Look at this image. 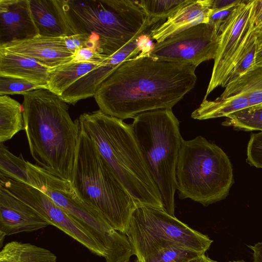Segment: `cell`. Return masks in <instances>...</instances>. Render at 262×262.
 Masks as SVG:
<instances>
[{
  "label": "cell",
  "mask_w": 262,
  "mask_h": 262,
  "mask_svg": "<svg viewBox=\"0 0 262 262\" xmlns=\"http://www.w3.org/2000/svg\"><path fill=\"white\" fill-rule=\"evenodd\" d=\"M0 185L33 208L50 225L62 231L94 254L106 258L107 253L104 247L47 194L32 187L2 176H0Z\"/></svg>",
  "instance_id": "12"
},
{
  "label": "cell",
  "mask_w": 262,
  "mask_h": 262,
  "mask_svg": "<svg viewBox=\"0 0 262 262\" xmlns=\"http://www.w3.org/2000/svg\"><path fill=\"white\" fill-rule=\"evenodd\" d=\"M250 20L253 30L262 28V0H252Z\"/></svg>",
  "instance_id": "35"
},
{
  "label": "cell",
  "mask_w": 262,
  "mask_h": 262,
  "mask_svg": "<svg viewBox=\"0 0 262 262\" xmlns=\"http://www.w3.org/2000/svg\"><path fill=\"white\" fill-rule=\"evenodd\" d=\"M256 39L255 65H262V28L253 30Z\"/></svg>",
  "instance_id": "36"
},
{
  "label": "cell",
  "mask_w": 262,
  "mask_h": 262,
  "mask_svg": "<svg viewBox=\"0 0 262 262\" xmlns=\"http://www.w3.org/2000/svg\"><path fill=\"white\" fill-rule=\"evenodd\" d=\"M219 36L213 26L202 23L156 42L149 54L160 59L197 67L215 58Z\"/></svg>",
  "instance_id": "11"
},
{
  "label": "cell",
  "mask_w": 262,
  "mask_h": 262,
  "mask_svg": "<svg viewBox=\"0 0 262 262\" xmlns=\"http://www.w3.org/2000/svg\"><path fill=\"white\" fill-rule=\"evenodd\" d=\"M45 89L42 85L27 79L0 75V96L21 94L33 90Z\"/></svg>",
  "instance_id": "30"
},
{
  "label": "cell",
  "mask_w": 262,
  "mask_h": 262,
  "mask_svg": "<svg viewBox=\"0 0 262 262\" xmlns=\"http://www.w3.org/2000/svg\"><path fill=\"white\" fill-rule=\"evenodd\" d=\"M256 46V37L252 32L229 73L226 85L255 66Z\"/></svg>",
  "instance_id": "29"
},
{
  "label": "cell",
  "mask_w": 262,
  "mask_h": 262,
  "mask_svg": "<svg viewBox=\"0 0 262 262\" xmlns=\"http://www.w3.org/2000/svg\"><path fill=\"white\" fill-rule=\"evenodd\" d=\"M39 35L64 37L77 34L68 14L67 0H29Z\"/></svg>",
  "instance_id": "17"
},
{
  "label": "cell",
  "mask_w": 262,
  "mask_h": 262,
  "mask_svg": "<svg viewBox=\"0 0 262 262\" xmlns=\"http://www.w3.org/2000/svg\"><path fill=\"white\" fill-rule=\"evenodd\" d=\"M246 96L250 106L262 104V65H255L232 82L228 83L221 97Z\"/></svg>",
  "instance_id": "20"
},
{
  "label": "cell",
  "mask_w": 262,
  "mask_h": 262,
  "mask_svg": "<svg viewBox=\"0 0 262 262\" xmlns=\"http://www.w3.org/2000/svg\"><path fill=\"white\" fill-rule=\"evenodd\" d=\"M53 69L31 57L0 48V75L24 78L47 89Z\"/></svg>",
  "instance_id": "19"
},
{
  "label": "cell",
  "mask_w": 262,
  "mask_h": 262,
  "mask_svg": "<svg viewBox=\"0 0 262 262\" xmlns=\"http://www.w3.org/2000/svg\"><path fill=\"white\" fill-rule=\"evenodd\" d=\"M208 256H206L205 254H203L187 262H208Z\"/></svg>",
  "instance_id": "39"
},
{
  "label": "cell",
  "mask_w": 262,
  "mask_h": 262,
  "mask_svg": "<svg viewBox=\"0 0 262 262\" xmlns=\"http://www.w3.org/2000/svg\"><path fill=\"white\" fill-rule=\"evenodd\" d=\"M130 124L143 158L161 197L163 210L174 215L176 170L183 139L172 109L145 112Z\"/></svg>",
  "instance_id": "5"
},
{
  "label": "cell",
  "mask_w": 262,
  "mask_h": 262,
  "mask_svg": "<svg viewBox=\"0 0 262 262\" xmlns=\"http://www.w3.org/2000/svg\"><path fill=\"white\" fill-rule=\"evenodd\" d=\"M203 254H205L171 245L157 249L142 262H187Z\"/></svg>",
  "instance_id": "28"
},
{
  "label": "cell",
  "mask_w": 262,
  "mask_h": 262,
  "mask_svg": "<svg viewBox=\"0 0 262 262\" xmlns=\"http://www.w3.org/2000/svg\"><path fill=\"white\" fill-rule=\"evenodd\" d=\"M237 0H213L212 10L228 7L236 2Z\"/></svg>",
  "instance_id": "38"
},
{
  "label": "cell",
  "mask_w": 262,
  "mask_h": 262,
  "mask_svg": "<svg viewBox=\"0 0 262 262\" xmlns=\"http://www.w3.org/2000/svg\"><path fill=\"white\" fill-rule=\"evenodd\" d=\"M149 50L123 61L99 86L94 97L103 113L123 120L172 109L194 87L196 67L153 57Z\"/></svg>",
  "instance_id": "1"
},
{
  "label": "cell",
  "mask_w": 262,
  "mask_h": 262,
  "mask_svg": "<svg viewBox=\"0 0 262 262\" xmlns=\"http://www.w3.org/2000/svg\"><path fill=\"white\" fill-rule=\"evenodd\" d=\"M222 125L245 131L262 132V104L250 106L228 115Z\"/></svg>",
  "instance_id": "26"
},
{
  "label": "cell",
  "mask_w": 262,
  "mask_h": 262,
  "mask_svg": "<svg viewBox=\"0 0 262 262\" xmlns=\"http://www.w3.org/2000/svg\"><path fill=\"white\" fill-rule=\"evenodd\" d=\"M140 36L129 43L89 73L78 79L62 94L60 98L67 103L75 104L78 101L94 96L101 84L123 61L137 55L142 50Z\"/></svg>",
  "instance_id": "13"
},
{
  "label": "cell",
  "mask_w": 262,
  "mask_h": 262,
  "mask_svg": "<svg viewBox=\"0 0 262 262\" xmlns=\"http://www.w3.org/2000/svg\"><path fill=\"white\" fill-rule=\"evenodd\" d=\"M189 0L135 1L146 17L154 24L167 18Z\"/></svg>",
  "instance_id": "27"
},
{
  "label": "cell",
  "mask_w": 262,
  "mask_h": 262,
  "mask_svg": "<svg viewBox=\"0 0 262 262\" xmlns=\"http://www.w3.org/2000/svg\"><path fill=\"white\" fill-rule=\"evenodd\" d=\"M242 0L226 7L212 10L209 17V24L213 26L217 33L220 35L223 29L232 12Z\"/></svg>",
  "instance_id": "33"
},
{
  "label": "cell",
  "mask_w": 262,
  "mask_h": 262,
  "mask_svg": "<svg viewBox=\"0 0 262 262\" xmlns=\"http://www.w3.org/2000/svg\"><path fill=\"white\" fill-rule=\"evenodd\" d=\"M50 250L30 243L12 241L0 252V262H56Z\"/></svg>",
  "instance_id": "23"
},
{
  "label": "cell",
  "mask_w": 262,
  "mask_h": 262,
  "mask_svg": "<svg viewBox=\"0 0 262 262\" xmlns=\"http://www.w3.org/2000/svg\"><path fill=\"white\" fill-rule=\"evenodd\" d=\"M136 262H139L137 258H136ZM123 262H131V261H130L129 260H127L124 261Z\"/></svg>",
  "instance_id": "42"
},
{
  "label": "cell",
  "mask_w": 262,
  "mask_h": 262,
  "mask_svg": "<svg viewBox=\"0 0 262 262\" xmlns=\"http://www.w3.org/2000/svg\"><path fill=\"white\" fill-rule=\"evenodd\" d=\"M208 262H217L216 261H215V260H213L211 259H210V258L208 257Z\"/></svg>",
  "instance_id": "41"
},
{
  "label": "cell",
  "mask_w": 262,
  "mask_h": 262,
  "mask_svg": "<svg viewBox=\"0 0 262 262\" xmlns=\"http://www.w3.org/2000/svg\"><path fill=\"white\" fill-rule=\"evenodd\" d=\"M229 262H246L244 260H234V261H230Z\"/></svg>",
  "instance_id": "40"
},
{
  "label": "cell",
  "mask_w": 262,
  "mask_h": 262,
  "mask_svg": "<svg viewBox=\"0 0 262 262\" xmlns=\"http://www.w3.org/2000/svg\"><path fill=\"white\" fill-rule=\"evenodd\" d=\"M38 35L29 0H0V46Z\"/></svg>",
  "instance_id": "15"
},
{
  "label": "cell",
  "mask_w": 262,
  "mask_h": 262,
  "mask_svg": "<svg viewBox=\"0 0 262 262\" xmlns=\"http://www.w3.org/2000/svg\"><path fill=\"white\" fill-rule=\"evenodd\" d=\"M49 225L35 210L0 185V234L31 232Z\"/></svg>",
  "instance_id": "14"
},
{
  "label": "cell",
  "mask_w": 262,
  "mask_h": 262,
  "mask_svg": "<svg viewBox=\"0 0 262 262\" xmlns=\"http://www.w3.org/2000/svg\"><path fill=\"white\" fill-rule=\"evenodd\" d=\"M0 48L31 57L51 68L71 61L74 57V54L66 47L63 37L38 35L29 39L6 43Z\"/></svg>",
  "instance_id": "16"
},
{
  "label": "cell",
  "mask_w": 262,
  "mask_h": 262,
  "mask_svg": "<svg viewBox=\"0 0 262 262\" xmlns=\"http://www.w3.org/2000/svg\"><path fill=\"white\" fill-rule=\"evenodd\" d=\"M248 247L252 251V262H262V242L249 245Z\"/></svg>",
  "instance_id": "37"
},
{
  "label": "cell",
  "mask_w": 262,
  "mask_h": 262,
  "mask_svg": "<svg viewBox=\"0 0 262 262\" xmlns=\"http://www.w3.org/2000/svg\"><path fill=\"white\" fill-rule=\"evenodd\" d=\"M78 120L80 128L92 140L138 207L147 206L163 210L160 193L130 124L100 110L84 113Z\"/></svg>",
  "instance_id": "3"
},
{
  "label": "cell",
  "mask_w": 262,
  "mask_h": 262,
  "mask_svg": "<svg viewBox=\"0 0 262 262\" xmlns=\"http://www.w3.org/2000/svg\"><path fill=\"white\" fill-rule=\"evenodd\" d=\"M125 235L139 262L157 249L171 245L205 254L213 242L164 210L147 206L134 210Z\"/></svg>",
  "instance_id": "9"
},
{
  "label": "cell",
  "mask_w": 262,
  "mask_h": 262,
  "mask_svg": "<svg viewBox=\"0 0 262 262\" xmlns=\"http://www.w3.org/2000/svg\"><path fill=\"white\" fill-rule=\"evenodd\" d=\"M250 107L248 98L243 95L223 98L213 100L203 99L200 106L191 114V117L203 120L225 117L239 110Z\"/></svg>",
  "instance_id": "22"
},
{
  "label": "cell",
  "mask_w": 262,
  "mask_h": 262,
  "mask_svg": "<svg viewBox=\"0 0 262 262\" xmlns=\"http://www.w3.org/2000/svg\"><path fill=\"white\" fill-rule=\"evenodd\" d=\"M35 177L38 190L47 194L105 249V262H123L134 255L125 234L116 230L97 211L78 198L70 182L37 165Z\"/></svg>",
  "instance_id": "8"
},
{
  "label": "cell",
  "mask_w": 262,
  "mask_h": 262,
  "mask_svg": "<svg viewBox=\"0 0 262 262\" xmlns=\"http://www.w3.org/2000/svg\"><path fill=\"white\" fill-rule=\"evenodd\" d=\"M77 34L86 33L110 56L155 24L135 1L67 0Z\"/></svg>",
  "instance_id": "7"
},
{
  "label": "cell",
  "mask_w": 262,
  "mask_h": 262,
  "mask_svg": "<svg viewBox=\"0 0 262 262\" xmlns=\"http://www.w3.org/2000/svg\"><path fill=\"white\" fill-rule=\"evenodd\" d=\"M24 129L23 106L8 95L0 96V143Z\"/></svg>",
  "instance_id": "24"
},
{
  "label": "cell",
  "mask_w": 262,
  "mask_h": 262,
  "mask_svg": "<svg viewBox=\"0 0 262 262\" xmlns=\"http://www.w3.org/2000/svg\"><path fill=\"white\" fill-rule=\"evenodd\" d=\"M109 56L99 53L96 50L90 48H82L78 50L74 54L72 60L75 61H90L102 63Z\"/></svg>",
  "instance_id": "34"
},
{
  "label": "cell",
  "mask_w": 262,
  "mask_h": 262,
  "mask_svg": "<svg viewBox=\"0 0 262 262\" xmlns=\"http://www.w3.org/2000/svg\"><path fill=\"white\" fill-rule=\"evenodd\" d=\"M247 162L262 168V132L251 134L247 148Z\"/></svg>",
  "instance_id": "32"
},
{
  "label": "cell",
  "mask_w": 262,
  "mask_h": 262,
  "mask_svg": "<svg viewBox=\"0 0 262 262\" xmlns=\"http://www.w3.org/2000/svg\"><path fill=\"white\" fill-rule=\"evenodd\" d=\"M100 64L72 60L55 68L51 72L47 89L59 96L78 79Z\"/></svg>",
  "instance_id": "21"
},
{
  "label": "cell",
  "mask_w": 262,
  "mask_h": 262,
  "mask_svg": "<svg viewBox=\"0 0 262 262\" xmlns=\"http://www.w3.org/2000/svg\"><path fill=\"white\" fill-rule=\"evenodd\" d=\"M252 0H242L220 35L211 78L204 99L216 88L225 87L231 71L253 29L250 20Z\"/></svg>",
  "instance_id": "10"
},
{
  "label": "cell",
  "mask_w": 262,
  "mask_h": 262,
  "mask_svg": "<svg viewBox=\"0 0 262 262\" xmlns=\"http://www.w3.org/2000/svg\"><path fill=\"white\" fill-rule=\"evenodd\" d=\"M176 179L180 199H190L204 206L225 199L234 182L228 156L201 136L182 141Z\"/></svg>",
  "instance_id": "6"
},
{
  "label": "cell",
  "mask_w": 262,
  "mask_h": 262,
  "mask_svg": "<svg viewBox=\"0 0 262 262\" xmlns=\"http://www.w3.org/2000/svg\"><path fill=\"white\" fill-rule=\"evenodd\" d=\"M80 130L70 184L83 203L98 211L116 230L126 234L138 206L92 140Z\"/></svg>",
  "instance_id": "4"
},
{
  "label": "cell",
  "mask_w": 262,
  "mask_h": 262,
  "mask_svg": "<svg viewBox=\"0 0 262 262\" xmlns=\"http://www.w3.org/2000/svg\"><path fill=\"white\" fill-rule=\"evenodd\" d=\"M212 4L213 0H189L163 23L152 28L149 37L159 42L198 24L208 23Z\"/></svg>",
  "instance_id": "18"
},
{
  "label": "cell",
  "mask_w": 262,
  "mask_h": 262,
  "mask_svg": "<svg viewBox=\"0 0 262 262\" xmlns=\"http://www.w3.org/2000/svg\"><path fill=\"white\" fill-rule=\"evenodd\" d=\"M0 176L35 188L28 161L24 159L21 153L18 157L15 156L3 143H0Z\"/></svg>",
  "instance_id": "25"
},
{
  "label": "cell",
  "mask_w": 262,
  "mask_h": 262,
  "mask_svg": "<svg viewBox=\"0 0 262 262\" xmlns=\"http://www.w3.org/2000/svg\"><path fill=\"white\" fill-rule=\"evenodd\" d=\"M24 130L31 156L50 173L70 182L80 134L67 103L46 89L24 93Z\"/></svg>",
  "instance_id": "2"
},
{
  "label": "cell",
  "mask_w": 262,
  "mask_h": 262,
  "mask_svg": "<svg viewBox=\"0 0 262 262\" xmlns=\"http://www.w3.org/2000/svg\"><path fill=\"white\" fill-rule=\"evenodd\" d=\"M63 38L66 47L73 54L79 49L86 48L94 49L103 54L98 42L88 34L80 33Z\"/></svg>",
  "instance_id": "31"
}]
</instances>
